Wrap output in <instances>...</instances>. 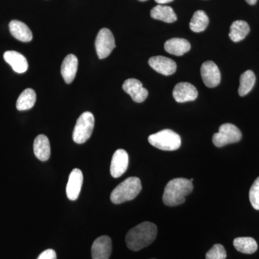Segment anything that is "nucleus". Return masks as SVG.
Returning a JSON list of instances; mask_svg holds the SVG:
<instances>
[{
	"label": "nucleus",
	"mask_w": 259,
	"mask_h": 259,
	"mask_svg": "<svg viewBox=\"0 0 259 259\" xmlns=\"http://www.w3.org/2000/svg\"><path fill=\"white\" fill-rule=\"evenodd\" d=\"M157 226L153 223L144 222L130 230L125 237L129 249L138 251L151 245L157 236Z\"/></svg>",
	"instance_id": "1"
},
{
	"label": "nucleus",
	"mask_w": 259,
	"mask_h": 259,
	"mask_svg": "<svg viewBox=\"0 0 259 259\" xmlns=\"http://www.w3.org/2000/svg\"><path fill=\"white\" fill-rule=\"evenodd\" d=\"M193 184L185 178L174 179L167 184L163 194V202L168 207L180 205L185 202L186 196L193 191Z\"/></svg>",
	"instance_id": "2"
},
{
	"label": "nucleus",
	"mask_w": 259,
	"mask_h": 259,
	"mask_svg": "<svg viewBox=\"0 0 259 259\" xmlns=\"http://www.w3.org/2000/svg\"><path fill=\"white\" fill-rule=\"evenodd\" d=\"M142 190L141 180L138 177H129L112 191L110 199L112 203L122 204L133 200Z\"/></svg>",
	"instance_id": "3"
},
{
	"label": "nucleus",
	"mask_w": 259,
	"mask_h": 259,
	"mask_svg": "<svg viewBox=\"0 0 259 259\" xmlns=\"http://www.w3.org/2000/svg\"><path fill=\"white\" fill-rule=\"evenodd\" d=\"M148 142L162 151H176L182 144L181 137L175 131L166 129L148 137Z\"/></svg>",
	"instance_id": "4"
},
{
	"label": "nucleus",
	"mask_w": 259,
	"mask_h": 259,
	"mask_svg": "<svg viewBox=\"0 0 259 259\" xmlns=\"http://www.w3.org/2000/svg\"><path fill=\"white\" fill-rule=\"evenodd\" d=\"M94 126L95 117L93 114L90 112H83L76 121L73 132V141L78 144H82L88 141L93 134Z\"/></svg>",
	"instance_id": "5"
},
{
	"label": "nucleus",
	"mask_w": 259,
	"mask_h": 259,
	"mask_svg": "<svg viewBox=\"0 0 259 259\" xmlns=\"http://www.w3.org/2000/svg\"><path fill=\"white\" fill-rule=\"evenodd\" d=\"M242 139L241 131L231 123L223 124L219 131L212 136V142L217 147H223L226 145L239 142Z\"/></svg>",
	"instance_id": "6"
},
{
	"label": "nucleus",
	"mask_w": 259,
	"mask_h": 259,
	"mask_svg": "<svg viewBox=\"0 0 259 259\" xmlns=\"http://www.w3.org/2000/svg\"><path fill=\"white\" fill-rule=\"evenodd\" d=\"M95 48L99 59H103L110 56L115 48V38L109 29L102 28L97 34Z\"/></svg>",
	"instance_id": "7"
},
{
	"label": "nucleus",
	"mask_w": 259,
	"mask_h": 259,
	"mask_svg": "<svg viewBox=\"0 0 259 259\" xmlns=\"http://www.w3.org/2000/svg\"><path fill=\"white\" fill-rule=\"evenodd\" d=\"M201 76L204 84L207 88H215L221 83V71L218 69L217 65L212 61H206L202 65Z\"/></svg>",
	"instance_id": "8"
},
{
	"label": "nucleus",
	"mask_w": 259,
	"mask_h": 259,
	"mask_svg": "<svg viewBox=\"0 0 259 259\" xmlns=\"http://www.w3.org/2000/svg\"><path fill=\"white\" fill-rule=\"evenodd\" d=\"M112 240L110 237L102 236L97 238L92 245L93 259H109L112 253Z\"/></svg>",
	"instance_id": "9"
},
{
	"label": "nucleus",
	"mask_w": 259,
	"mask_h": 259,
	"mask_svg": "<svg viewBox=\"0 0 259 259\" xmlns=\"http://www.w3.org/2000/svg\"><path fill=\"white\" fill-rule=\"evenodd\" d=\"M148 64L153 70L164 76H169L176 72L177 64L175 61L165 56H153L148 60Z\"/></svg>",
	"instance_id": "10"
},
{
	"label": "nucleus",
	"mask_w": 259,
	"mask_h": 259,
	"mask_svg": "<svg viewBox=\"0 0 259 259\" xmlns=\"http://www.w3.org/2000/svg\"><path fill=\"white\" fill-rule=\"evenodd\" d=\"M122 89L126 93L128 94L134 102L138 103L144 102L148 95V90L143 87V83L138 79L125 80L122 84Z\"/></svg>",
	"instance_id": "11"
},
{
	"label": "nucleus",
	"mask_w": 259,
	"mask_h": 259,
	"mask_svg": "<svg viewBox=\"0 0 259 259\" xmlns=\"http://www.w3.org/2000/svg\"><path fill=\"white\" fill-rule=\"evenodd\" d=\"M172 94L175 100L180 103L194 101L198 96L197 89L192 83L188 82L177 83Z\"/></svg>",
	"instance_id": "12"
},
{
	"label": "nucleus",
	"mask_w": 259,
	"mask_h": 259,
	"mask_svg": "<svg viewBox=\"0 0 259 259\" xmlns=\"http://www.w3.org/2000/svg\"><path fill=\"white\" fill-rule=\"evenodd\" d=\"M83 174L79 168H74L70 174L69 181L66 185V196L71 201L79 197L83 184Z\"/></svg>",
	"instance_id": "13"
},
{
	"label": "nucleus",
	"mask_w": 259,
	"mask_h": 259,
	"mask_svg": "<svg viewBox=\"0 0 259 259\" xmlns=\"http://www.w3.org/2000/svg\"><path fill=\"white\" fill-rule=\"evenodd\" d=\"M128 154L124 149H118L112 156L110 174L114 178L122 176L128 166Z\"/></svg>",
	"instance_id": "14"
},
{
	"label": "nucleus",
	"mask_w": 259,
	"mask_h": 259,
	"mask_svg": "<svg viewBox=\"0 0 259 259\" xmlns=\"http://www.w3.org/2000/svg\"><path fill=\"white\" fill-rule=\"evenodd\" d=\"M5 61L11 66L15 72L23 74L28 69L26 58L15 51H8L4 54Z\"/></svg>",
	"instance_id": "15"
},
{
	"label": "nucleus",
	"mask_w": 259,
	"mask_h": 259,
	"mask_svg": "<svg viewBox=\"0 0 259 259\" xmlns=\"http://www.w3.org/2000/svg\"><path fill=\"white\" fill-rule=\"evenodd\" d=\"M78 69V59L76 56L69 54L65 58L61 65V72L65 82L71 83L74 80Z\"/></svg>",
	"instance_id": "16"
},
{
	"label": "nucleus",
	"mask_w": 259,
	"mask_h": 259,
	"mask_svg": "<svg viewBox=\"0 0 259 259\" xmlns=\"http://www.w3.org/2000/svg\"><path fill=\"white\" fill-rule=\"evenodd\" d=\"M33 151L37 159L47 161L51 156V146L49 140L45 135H39L33 143Z\"/></svg>",
	"instance_id": "17"
},
{
	"label": "nucleus",
	"mask_w": 259,
	"mask_h": 259,
	"mask_svg": "<svg viewBox=\"0 0 259 259\" xmlns=\"http://www.w3.org/2000/svg\"><path fill=\"white\" fill-rule=\"evenodd\" d=\"M9 28L12 35L17 40L25 42L31 41V30L23 22L17 20H12L9 24Z\"/></svg>",
	"instance_id": "18"
},
{
	"label": "nucleus",
	"mask_w": 259,
	"mask_h": 259,
	"mask_svg": "<svg viewBox=\"0 0 259 259\" xmlns=\"http://www.w3.org/2000/svg\"><path fill=\"white\" fill-rule=\"evenodd\" d=\"M165 51L174 56H183L191 49L190 42L184 38L169 39L164 44Z\"/></svg>",
	"instance_id": "19"
},
{
	"label": "nucleus",
	"mask_w": 259,
	"mask_h": 259,
	"mask_svg": "<svg viewBox=\"0 0 259 259\" xmlns=\"http://www.w3.org/2000/svg\"><path fill=\"white\" fill-rule=\"evenodd\" d=\"M151 18L155 20H161L167 23H175L177 16L171 7L158 5L154 7L151 11Z\"/></svg>",
	"instance_id": "20"
},
{
	"label": "nucleus",
	"mask_w": 259,
	"mask_h": 259,
	"mask_svg": "<svg viewBox=\"0 0 259 259\" xmlns=\"http://www.w3.org/2000/svg\"><path fill=\"white\" fill-rule=\"evenodd\" d=\"M249 32L250 27L246 22L243 20H236L232 23L229 37L232 41L240 42L247 36Z\"/></svg>",
	"instance_id": "21"
},
{
	"label": "nucleus",
	"mask_w": 259,
	"mask_h": 259,
	"mask_svg": "<svg viewBox=\"0 0 259 259\" xmlns=\"http://www.w3.org/2000/svg\"><path fill=\"white\" fill-rule=\"evenodd\" d=\"M233 245L238 251L245 254H252L258 249L256 241L250 237H240L233 241Z\"/></svg>",
	"instance_id": "22"
},
{
	"label": "nucleus",
	"mask_w": 259,
	"mask_h": 259,
	"mask_svg": "<svg viewBox=\"0 0 259 259\" xmlns=\"http://www.w3.org/2000/svg\"><path fill=\"white\" fill-rule=\"evenodd\" d=\"M36 94L32 89H26L20 94L17 100L16 107L20 111L28 110L35 105Z\"/></svg>",
	"instance_id": "23"
},
{
	"label": "nucleus",
	"mask_w": 259,
	"mask_h": 259,
	"mask_svg": "<svg viewBox=\"0 0 259 259\" xmlns=\"http://www.w3.org/2000/svg\"><path fill=\"white\" fill-rule=\"evenodd\" d=\"M209 18L203 10H197L194 13L190 23V28L194 32H201L207 28Z\"/></svg>",
	"instance_id": "24"
},
{
	"label": "nucleus",
	"mask_w": 259,
	"mask_h": 259,
	"mask_svg": "<svg viewBox=\"0 0 259 259\" xmlns=\"http://www.w3.org/2000/svg\"><path fill=\"white\" fill-rule=\"evenodd\" d=\"M255 82V76L251 70H248L241 74L240 77V87L238 94L240 96L244 97L251 91Z\"/></svg>",
	"instance_id": "25"
},
{
	"label": "nucleus",
	"mask_w": 259,
	"mask_h": 259,
	"mask_svg": "<svg viewBox=\"0 0 259 259\" xmlns=\"http://www.w3.org/2000/svg\"><path fill=\"white\" fill-rule=\"evenodd\" d=\"M226 250L221 244L213 245L212 248L206 253V259H226Z\"/></svg>",
	"instance_id": "26"
},
{
	"label": "nucleus",
	"mask_w": 259,
	"mask_h": 259,
	"mask_svg": "<svg viewBox=\"0 0 259 259\" xmlns=\"http://www.w3.org/2000/svg\"><path fill=\"white\" fill-rule=\"evenodd\" d=\"M249 199L253 208L259 210V177L255 180L250 187Z\"/></svg>",
	"instance_id": "27"
},
{
	"label": "nucleus",
	"mask_w": 259,
	"mask_h": 259,
	"mask_svg": "<svg viewBox=\"0 0 259 259\" xmlns=\"http://www.w3.org/2000/svg\"><path fill=\"white\" fill-rule=\"evenodd\" d=\"M37 259H57L55 250L47 249L42 252Z\"/></svg>",
	"instance_id": "28"
},
{
	"label": "nucleus",
	"mask_w": 259,
	"mask_h": 259,
	"mask_svg": "<svg viewBox=\"0 0 259 259\" xmlns=\"http://www.w3.org/2000/svg\"><path fill=\"white\" fill-rule=\"evenodd\" d=\"M156 3H158V5H163L167 4V3H171L174 0H154Z\"/></svg>",
	"instance_id": "29"
},
{
	"label": "nucleus",
	"mask_w": 259,
	"mask_h": 259,
	"mask_svg": "<svg viewBox=\"0 0 259 259\" xmlns=\"http://www.w3.org/2000/svg\"><path fill=\"white\" fill-rule=\"evenodd\" d=\"M257 1L258 0H245V2L250 5H254L257 3Z\"/></svg>",
	"instance_id": "30"
},
{
	"label": "nucleus",
	"mask_w": 259,
	"mask_h": 259,
	"mask_svg": "<svg viewBox=\"0 0 259 259\" xmlns=\"http://www.w3.org/2000/svg\"><path fill=\"white\" fill-rule=\"evenodd\" d=\"M140 2H146L147 1V0H139Z\"/></svg>",
	"instance_id": "31"
},
{
	"label": "nucleus",
	"mask_w": 259,
	"mask_h": 259,
	"mask_svg": "<svg viewBox=\"0 0 259 259\" xmlns=\"http://www.w3.org/2000/svg\"><path fill=\"white\" fill-rule=\"evenodd\" d=\"M193 181H194V179H191L190 182H193Z\"/></svg>",
	"instance_id": "32"
},
{
	"label": "nucleus",
	"mask_w": 259,
	"mask_h": 259,
	"mask_svg": "<svg viewBox=\"0 0 259 259\" xmlns=\"http://www.w3.org/2000/svg\"><path fill=\"white\" fill-rule=\"evenodd\" d=\"M151 259H156V258H151Z\"/></svg>",
	"instance_id": "33"
}]
</instances>
